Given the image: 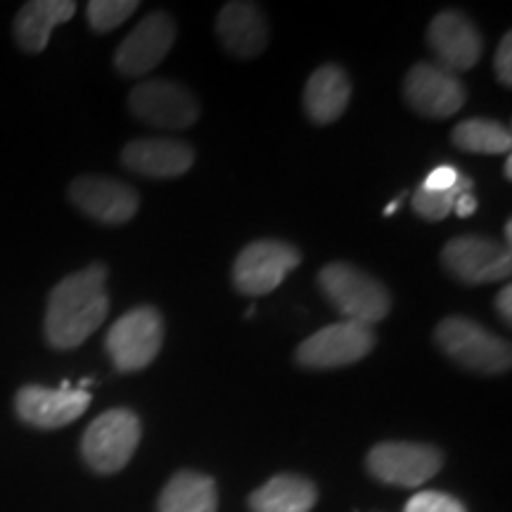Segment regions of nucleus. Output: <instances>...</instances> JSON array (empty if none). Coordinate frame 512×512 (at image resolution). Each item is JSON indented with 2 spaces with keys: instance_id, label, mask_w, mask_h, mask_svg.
<instances>
[{
  "instance_id": "nucleus-1",
  "label": "nucleus",
  "mask_w": 512,
  "mask_h": 512,
  "mask_svg": "<svg viewBox=\"0 0 512 512\" xmlns=\"http://www.w3.org/2000/svg\"><path fill=\"white\" fill-rule=\"evenodd\" d=\"M110 313L107 266L91 264L53 287L46 309V342L57 351L81 347Z\"/></svg>"
},
{
  "instance_id": "nucleus-2",
  "label": "nucleus",
  "mask_w": 512,
  "mask_h": 512,
  "mask_svg": "<svg viewBox=\"0 0 512 512\" xmlns=\"http://www.w3.org/2000/svg\"><path fill=\"white\" fill-rule=\"evenodd\" d=\"M318 287L344 320L373 328L392 311V294L361 268L335 261L318 273Z\"/></svg>"
},
{
  "instance_id": "nucleus-3",
  "label": "nucleus",
  "mask_w": 512,
  "mask_h": 512,
  "mask_svg": "<svg viewBox=\"0 0 512 512\" xmlns=\"http://www.w3.org/2000/svg\"><path fill=\"white\" fill-rule=\"evenodd\" d=\"M434 342L460 368L479 375H503L512 366L508 339H501L477 320L448 316L434 330Z\"/></svg>"
},
{
  "instance_id": "nucleus-4",
  "label": "nucleus",
  "mask_w": 512,
  "mask_h": 512,
  "mask_svg": "<svg viewBox=\"0 0 512 512\" xmlns=\"http://www.w3.org/2000/svg\"><path fill=\"white\" fill-rule=\"evenodd\" d=\"M143 437L140 418L128 408H112L98 415L81 439V456L98 475H114L131 463Z\"/></svg>"
},
{
  "instance_id": "nucleus-5",
  "label": "nucleus",
  "mask_w": 512,
  "mask_h": 512,
  "mask_svg": "<svg viewBox=\"0 0 512 512\" xmlns=\"http://www.w3.org/2000/svg\"><path fill=\"white\" fill-rule=\"evenodd\" d=\"M164 344V318L155 306H136L112 325L105 351L119 373H138L155 361Z\"/></svg>"
},
{
  "instance_id": "nucleus-6",
  "label": "nucleus",
  "mask_w": 512,
  "mask_h": 512,
  "mask_svg": "<svg viewBox=\"0 0 512 512\" xmlns=\"http://www.w3.org/2000/svg\"><path fill=\"white\" fill-rule=\"evenodd\" d=\"M375 349L373 328L351 320L325 325L304 339L294 351V361L306 370H335L358 363Z\"/></svg>"
},
{
  "instance_id": "nucleus-7",
  "label": "nucleus",
  "mask_w": 512,
  "mask_h": 512,
  "mask_svg": "<svg viewBox=\"0 0 512 512\" xmlns=\"http://www.w3.org/2000/svg\"><path fill=\"white\" fill-rule=\"evenodd\" d=\"M368 472L377 482L413 489L430 482L444 467V453L432 444L415 441H382L370 448L366 458Z\"/></svg>"
},
{
  "instance_id": "nucleus-8",
  "label": "nucleus",
  "mask_w": 512,
  "mask_h": 512,
  "mask_svg": "<svg viewBox=\"0 0 512 512\" xmlns=\"http://www.w3.org/2000/svg\"><path fill=\"white\" fill-rule=\"evenodd\" d=\"M302 264V252L283 240H254L242 249L233 264V285L247 297L271 294Z\"/></svg>"
},
{
  "instance_id": "nucleus-9",
  "label": "nucleus",
  "mask_w": 512,
  "mask_h": 512,
  "mask_svg": "<svg viewBox=\"0 0 512 512\" xmlns=\"http://www.w3.org/2000/svg\"><path fill=\"white\" fill-rule=\"evenodd\" d=\"M441 266L465 285H489L510 278L512 254L484 235H458L441 249Z\"/></svg>"
},
{
  "instance_id": "nucleus-10",
  "label": "nucleus",
  "mask_w": 512,
  "mask_h": 512,
  "mask_svg": "<svg viewBox=\"0 0 512 512\" xmlns=\"http://www.w3.org/2000/svg\"><path fill=\"white\" fill-rule=\"evenodd\" d=\"M403 98L427 119H448L463 110L467 88L458 74L437 62H418L403 79Z\"/></svg>"
},
{
  "instance_id": "nucleus-11",
  "label": "nucleus",
  "mask_w": 512,
  "mask_h": 512,
  "mask_svg": "<svg viewBox=\"0 0 512 512\" xmlns=\"http://www.w3.org/2000/svg\"><path fill=\"white\" fill-rule=\"evenodd\" d=\"M128 107L136 119L157 128L181 131L200 119V102L188 88L174 81H143L128 95Z\"/></svg>"
},
{
  "instance_id": "nucleus-12",
  "label": "nucleus",
  "mask_w": 512,
  "mask_h": 512,
  "mask_svg": "<svg viewBox=\"0 0 512 512\" xmlns=\"http://www.w3.org/2000/svg\"><path fill=\"white\" fill-rule=\"evenodd\" d=\"M88 406H91V392L72 387L69 382L57 389L27 384L15 396L17 418L38 430H60L72 425L86 413Z\"/></svg>"
},
{
  "instance_id": "nucleus-13",
  "label": "nucleus",
  "mask_w": 512,
  "mask_h": 512,
  "mask_svg": "<svg viewBox=\"0 0 512 512\" xmlns=\"http://www.w3.org/2000/svg\"><path fill=\"white\" fill-rule=\"evenodd\" d=\"M427 46L437 57V64L448 72L460 74L470 72L482 60L484 38L465 12L444 10L427 27Z\"/></svg>"
},
{
  "instance_id": "nucleus-14",
  "label": "nucleus",
  "mask_w": 512,
  "mask_h": 512,
  "mask_svg": "<svg viewBox=\"0 0 512 512\" xmlns=\"http://www.w3.org/2000/svg\"><path fill=\"white\" fill-rule=\"evenodd\" d=\"M176 41V22L169 12L157 10L128 34L114 55V67L121 76H143L162 64Z\"/></svg>"
},
{
  "instance_id": "nucleus-15",
  "label": "nucleus",
  "mask_w": 512,
  "mask_h": 512,
  "mask_svg": "<svg viewBox=\"0 0 512 512\" xmlns=\"http://www.w3.org/2000/svg\"><path fill=\"white\" fill-rule=\"evenodd\" d=\"M69 200L88 219L124 226L138 214L140 197L131 185L107 176H81L69 185Z\"/></svg>"
},
{
  "instance_id": "nucleus-16",
  "label": "nucleus",
  "mask_w": 512,
  "mask_h": 512,
  "mask_svg": "<svg viewBox=\"0 0 512 512\" xmlns=\"http://www.w3.org/2000/svg\"><path fill=\"white\" fill-rule=\"evenodd\" d=\"M121 162L133 174L145 178H178L195 164V150L185 140L138 138L121 150Z\"/></svg>"
},
{
  "instance_id": "nucleus-17",
  "label": "nucleus",
  "mask_w": 512,
  "mask_h": 512,
  "mask_svg": "<svg viewBox=\"0 0 512 512\" xmlns=\"http://www.w3.org/2000/svg\"><path fill=\"white\" fill-rule=\"evenodd\" d=\"M216 34H219L223 48L233 57L247 60L264 53L268 43V22L259 5L238 3L223 5L216 19Z\"/></svg>"
},
{
  "instance_id": "nucleus-18",
  "label": "nucleus",
  "mask_w": 512,
  "mask_h": 512,
  "mask_svg": "<svg viewBox=\"0 0 512 512\" xmlns=\"http://www.w3.org/2000/svg\"><path fill=\"white\" fill-rule=\"evenodd\" d=\"M351 79L339 64H323L309 76L304 88V110L313 124L328 126L347 112Z\"/></svg>"
},
{
  "instance_id": "nucleus-19",
  "label": "nucleus",
  "mask_w": 512,
  "mask_h": 512,
  "mask_svg": "<svg viewBox=\"0 0 512 512\" xmlns=\"http://www.w3.org/2000/svg\"><path fill=\"white\" fill-rule=\"evenodd\" d=\"M76 12L74 0H31L15 17V38L19 48L38 55L48 48L55 27L69 22Z\"/></svg>"
},
{
  "instance_id": "nucleus-20",
  "label": "nucleus",
  "mask_w": 512,
  "mask_h": 512,
  "mask_svg": "<svg viewBox=\"0 0 512 512\" xmlns=\"http://www.w3.org/2000/svg\"><path fill=\"white\" fill-rule=\"evenodd\" d=\"M318 501L316 484L302 475H275L249 496L252 512H311Z\"/></svg>"
},
{
  "instance_id": "nucleus-21",
  "label": "nucleus",
  "mask_w": 512,
  "mask_h": 512,
  "mask_svg": "<svg viewBox=\"0 0 512 512\" xmlns=\"http://www.w3.org/2000/svg\"><path fill=\"white\" fill-rule=\"evenodd\" d=\"M216 508H219L216 482L195 470L176 472L157 501V512H216Z\"/></svg>"
},
{
  "instance_id": "nucleus-22",
  "label": "nucleus",
  "mask_w": 512,
  "mask_h": 512,
  "mask_svg": "<svg viewBox=\"0 0 512 512\" xmlns=\"http://www.w3.org/2000/svg\"><path fill=\"white\" fill-rule=\"evenodd\" d=\"M453 145L472 155H510L512 133L494 119H465L453 128Z\"/></svg>"
},
{
  "instance_id": "nucleus-23",
  "label": "nucleus",
  "mask_w": 512,
  "mask_h": 512,
  "mask_svg": "<svg viewBox=\"0 0 512 512\" xmlns=\"http://www.w3.org/2000/svg\"><path fill=\"white\" fill-rule=\"evenodd\" d=\"M472 190V178L463 176L458 185H453L451 190H425L420 185L418 190L413 192V211L425 221H444L448 214H451L453 207H456V200L463 192Z\"/></svg>"
},
{
  "instance_id": "nucleus-24",
  "label": "nucleus",
  "mask_w": 512,
  "mask_h": 512,
  "mask_svg": "<svg viewBox=\"0 0 512 512\" xmlns=\"http://www.w3.org/2000/svg\"><path fill=\"white\" fill-rule=\"evenodd\" d=\"M138 10L136 0H91L88 3V24L98 34L114 31Z\"/></svg>"
},
{
  "instance_id": "nucleus-25",
  "label": "nucleus",
  "mask_w": 512,
  "mask_h": 512,
  "mask_svg": "<svg viewBox=\"0 0 512 512\" xmlns=\"http://www.w3.org/2000/svg\"><path fill=\"white\" fill-rule=\"evenodd\" d=\"M403 512H467L456 496L444 491H420L406 503Z\"/></svg>"
},
{
  "instance_id": "nucleus-26",
  "label": "nucleus",
  "mask_w": 512,
  "mask_h": 512,
  "mask_svg": "<svg viewBox=\"0 0 512 512\" xmlns=\"http://www.w3.org/2000/svg\"><path fill=\"white\" fill-rule=\"evenodd\" d=\"M494 69H496L498 83L505 88H510L512 83V34L510 31L501 38V43H498Z\"/></svg>"
},
{
  "instance_id": "nucleus-27",
  "label": "nucleus",
  "mask_w": 512,
  "mask_h": 512,
  "mask_svg": "<svg viewBox=\"0 0 512 512\" xmlns=\"http://www.w3.org/2000/svg\"><path fill=\"white\" fill-rule=\"evenodd\" d=\"M460 178H463V174H460L456 166L444 164V166H437V169L430 171V176H427L425 181H422V188H425V190H437V192L451 190L453 185H458Z\"/></svg>"
},
{
  "instance_id": "nucleus-28",
  "label": "nucleus",
  "mask_w": 512,
  "mask_h": 512,
  "mask_svg": "<svg viewBox=\"0 0 512 512\" xmlns=\"http://www.w3.org/2000/svg\"><path fill=\"white\" fill-rule=\"evenodd\" d=\"M496 311L498 316H501L505 323H512V287L505 285L501 292H498L496 297Z\"/></svg>"
},
{
  "instance_id": "nucleus-29",
  "label": "nucleus",
  "mask_w": 512,
  "mask_h": 512,
  "mask_svg": "<svg viewBox=\"0 0 512 512\" xmlns=\"http://www.w3.org/2000/svg\"><path fill=\"white\" fill-rule=\"evenodd\" d=\"M453 209H456V214L460 216V219H467V216H472L477 211V200L470 195V192H463V195L456 200V207Z\"/></svg>"
},
{
  "instance_id": "nucleus-30",
  "label": "nucleus",
  "mask_w": 512,
  "mask_h": 512,
  "mask_svg": "<svg viewBox=\"0 0 512 512\" xmlns=\"http://www.w3.org/2000/svg\"><path fill=\"white\" fill-rule=\"evenodd\" d=\"M403 197H406V192H401V195H399V197H396V200H394V202H389V204H387V207H384V216H392V214H394V211H396V209H399V204L403 202Z\"/></svg>"
},
{
  "instance_id": "nucleus-31",
  "label": "nucleus",
  "mask_w": 512,
  "mask_h": 512,
  "mask_svg": "<svg viewBox=\"0 0 512 512\" xmlns=\"http://www.w3.org/2000/svg\"><path fill=\"white\" fill-rule=\"evenodd\" d=\"M512 245V221H505V247Z\"/></svg>"
},
{
  "instance_id": "nucleus-32",
  "label": "nucleus",
  "mask_w": 512,
  "mask_h": 512,
  "mask_svg": "<svg viewBox=\"0 0 512 512\" xmlns=\"http://www.w3.org/2000/svg\"><path fill=\"white\" fill-rule=\"evenodd\" d=\"M503 174H505V178H508V181H510V178H512V157L508 155V157H505V166H503Z\"/></svg>"
}]
</instances>
